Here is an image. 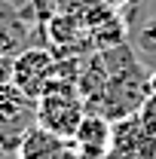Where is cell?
Segmentation results:
<instances>
[{"label": "cell", "instance_id": "obj_1", "mask_svg": "<svg viewBox=\"0 0 156 159\" xmlns=\"http://www.w3.org/2000/svg\"><path fill=\"white\" fill-rule=\"evenodd\" d=\"M83 116H86V104L80 98L77 86L64 80H49V86L37 98V125H43L58 138L74 141V132L83 122Z\"/></svg>", "mask_w": 156, "mask_h": 159}, {"label": "cell", "instance_id": "obj_2", "mask_svg": "<svg viewBox=\"0 0 156 159\" xmlns=\"http://www.w3.org/2000/svg\"><path fill=\"white\" fill-rule=\"evenodd\" d=\"M55 61L58 58L46 46H28L12 61V83L19 86L28 98L37 101L43 95V89L49 86V80L55 77Z\"/></svg>", "mask_w": 156, "mask_h": 159}, {"label": "cell", "instance_id": "obj_3", "mask_svg": "<svg viewBox=\"0 0 156 159\" xmlns=\"http://www.w3.org/2000/svg\"><path fill=\"white\" fill-rule=\"evenodd\" d=\"M113 144V122L98 113H86L74 132V147L80 159H107Z\"/></svg>", "mask_w": 156, "mask_h": 159}, {"label": "cell", "instance_id": "obj_4", "mask_svg": "<svg viewBox=\"0 0 156 159\" xmlns=\"http://www.w3.org/2000/svg\"><path fill=\"white\" fill-rule=\"evenodd\" d=\"M19 159H80L71 138H58L43 125H31L19 144Z\"/></svg>", "mask_w": 156, "mask_h": 159}, {"label": "cell", "instance_id": "obj_5", "mask_svg": "<svg viewBox=\"0 0 156 159\" xmlns=\"http://www.w3.org/2000/svg\"><path fill=\"white\" fill-rule=\"evenodd\" d=\"M0 116L37 119V101L28 98L12 80H9V83H0Z\"/></svg>", "mask_w": 156, "mask_h": 159}, {"label": "cell", "instance_id": "obj_6", "mask_svg": "<svg viewBox=\"0 0 156 159\" xmlns=\"http://www.w3.org/2000/svg\"><path fill=\"white\" fill-rule=\"evenodd\" d=\"M129 46L135 52L138 64L147 70V74H156V28L144 25L138 31H129Z\"/></svg>", "mask_w": 156, "mask_h": 159}, {"label": "cell", "instance_id": "obj_7", "mask_svg": "<svg viewBox=\"0 0 156 159\" xmlns=\"http://www.w3.org/2000/svg\"><path fill=\"white\" fill-rule=\"evenodd\" d=\"M31 125H37V119L0 116V153H19V144H21V138L28 135Z\"/></svg>", "mask_w": 156, "mask_h": 159}, {"label": "cell", "instance_id": "obj_8", "mask_svg": "<svg viewBox=\"0 0 156 159\" xmlns=\"http://www.w3.org/2000/svg\"><path fill=\"white\" fill-rule=\"evenodd\" d=\"M147 92L150 98H156V74H147Z\"/></svg>", "mask_w": 156, "mask_h": 159}, {"label": "cell", "instance_id": "obj_9", "mask_svg": "<svg viewBox=\"0 0 156 159\" xmlns=\"http://www.w3.org/2000/svg\"><path fill=\"white\" fill-rule=\"evenodd\" d=\"M107 3H110L113 9H126V6H129V3H135V0H107Z\"/></svg>", "mask_w": 156, "mask_h": 159}, {"label": "cell", "instance_id": "obj_10", "mask_svg": "<svg viewBox=\"0 0 156 159\" xmlns=\"http://www.w3.org/2000/svg\"><path fill=\"white\" fill-rule=\"evenodd\" d=\"M3 3H9V6H16V9H25V6H31V0H3Z\"/></svg>", "mask_w": 156, "mask_h": 159}, {"label": "cell", "instance_id": "obj_11", "mask_svg": "<svg viewBox=\"0 0 156 159\" xmlns=\"http://www.w3.org/2000/svg\"><path fill=\"white\" fill-rule=\"evenodd\" d=\"M147 25H150V28H156V16H153V19H150V21H147Z\"/></svg>", "mask_w": 156, "mask_h": 159}]
</instances>
